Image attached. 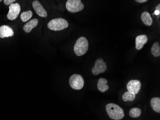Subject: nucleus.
Wrapping results in <instances>:
<instances>
[{"label":"nucleus","mask_w":160,"mask_h":120,"mask_svg":"<svg viewBox=\"0 0 160 120\" xmlns=\"http://www.w3.org/2000/svg\"><path fill=\"white\" fill-rule=\"evenodd\" d=\"M106 112L111 119L120 120L125 116L123 109L114 103H109L105 106Z\"/></svg>","instance_id":"f257e3e1"},{"label":"nucleus","mask_w":160,"mask_h":120,"mask_svg":"<svg viewBox=\"0 0 160 120\" xmlns=\"http://www.w3.org/2000/svg\"><path fill=\"white\" fill-rule=\"evenodd\" d=\"M89 43L86 38L84 37L79 38L74 47V51L76 55L78 56L84 55L87 52Z\"/></svg>","instance_id":"f03ea898"},{"label":"nucleus","mask_w":160,"mask_h":120,"mask_svg":"<svg viewBox=\"0 0 160 120\" xmlns=\"http://www.w3.org/2000/svg\"><path fill=\"white\" fill-rule=\"evenodd\" d=\"M68 26L69 23L67 20L62 18L53 19L47 24V27L51 31H62L68 28Z\"/></svg>","instance_id":"7ed1b4c3"},{"label":"nucleus","mask_w":160,"mask_h":120,"mask_svg":"<svg viewBox=\"0 0 160 120\" xmlns=\"http://www.w3.org/2000/svg\"><path fill=\"white\" fill-rule=\"evenodd\" d=\"M84 5L81 0H68L66 4L67 10L71 13H77L83 10Z\"/></svg>","instance_id":"20e7f679"},{"label":"nucleus","mask_w":160,"mask_h":120,"mask_svg":"<svg viewBox=\"0 0 160 120\" xmlns=\"http://www.w3.org/2000/svg\"><path fill=\"white\" fill-rule=\"evenodd\" d=\"M69 84L71 87L74 89H81L84 86V80L80 75L74 74L70 77Z\"/></svg>","instance_id":"39448f33"},{"label":"nucleus","mask_w":160,"mask_h":120,"mask_svg":"<svg viewBox=\"0 0 160 120\" xmlns=\"http://www.w3.org/2000/svg\"><path fill=\"white\" fill-rule=\"evenodd\" d=\"M106 63L101 58H99L95 62V66L92 69V72L93 75H98L103 73L107 70Z\"/></svg>","instance_id":"423d86ee"},{"label":"nucleus","mask_w":160,"mask_h":120,"mask_svg":"<svg viewBox=\"0 0 160 120\" xmlns=\"http://www.w3.org/2000/svg\"><path fill=\"white\" fill-rule=\"evenodd\" d=\"M9 11L7 14V18L9 20H15L17 18L21 11V7L18 3L13 4L9 6Z\"/></svg>","instance_id":"0eeeda50"},{"label":"nucleus","mask_w":160,"mask_h":120,"mask_svg":"<svg viewBox=\"0 0 160 120\" xmlns=\"http://www.w3.org/2000/svg\"><path fill=\"white\" fill-rule=\"evenodd\" d=\"M141 86L142 84L139 80H131L128 82L127 88L129 92L136 95L140 91Z\"/></svg>","instance_id":"6e6552de"},{"label":"nucleus","mask_w":160,"mask_h":120,"mask_svg":"<svg viewBox=\"0 0 160 120\" xmlns=\"http://www.w3.org/2000/svg\"><path fill=\"white\" fill-rule=\"evenodd\" d=\"M32 6L36 13L40 16L42 17H46L47 16V13L46 12V10L44 9L42 5L41 4L40 1H33L32 3Z\"/></svg>","instance_id":"1a4fd4ad"},{"label":"nucleus","mask_w":160,"mask_h":120,"mask_svg":"<svg viewBox=\"0 0 160 120\" xmlns=\"http://www.w3.org/2000/svg\"><path fill=\"white\" fill-rule=\"evenodd\" d=\"M14 35V32L12 28L7 25L0 26V38H4L6 37H12Z\"/></svg>","instance_id":"9d476101"},{"label":"nucleus","mask_w":160,"mask_h":120,"mask_svg":"<svg viewBox=\"0 0 160 120\" xmlns=\"http://www.w3.org/2000/svg\"><path fill=\"white\" fill-rule=\"evenodd\" d=\"M148 37L145 35H142L137 36L136 38V48L140 50L148 41Z\"/></svg>","instance_id":"9b49d317"},{"label":"nucleus","mask_w":160,"mask_h":120,"mask_svg":"<svg viewBox=\"0 0 160 120\" xmlns=\"http://www.w3.org/2000/svg\"><path fill=\"white\" fill-rule=\"evenodd\" d=\"M38 21L37 19L34 18L32 19L29 22L26 23L23 27L24 30L26 33H29L32 30L35 28L38 25Z\"/></svg>","instance_id":"f8f14e48"},{"label":"nucleus","mask_w":160,"mask_h":120,"mask_svg":"<svg viewBox=\"0 0 160 120\" xmlns=\"http://www.w3.org/2000/svg\"><path fill=\"white\" fill-rule=\"evenodd\" d=\"M108 80L105 78H100L99 79L97 83V88L101 92H105L109 89V86L107 85Z\"/></svg>","instance_id":"ddd939ff"},{"label":"nucleus","mask_w":160,"mask_h":120,"mask_svg":"<svg viewBox=\"0 0 160 120\" xmlns=\"http://www.w3.org/2000/svg\"><path fill=\"white\" fill-rule=\"evenodd\" d=\"M141 19L145 25L151 26L153 23V20L150 13L148 12H143L141 16Z\"/></svg>","instance_id":"4468645a"},{"label":"nucleus","mask_w":160,"mask_h":120,"mask_svg":"<svg viewBox=\"0 0 160 120\" xmlns=\"http://www.w3.org/2000/svg\"><path fill=\"white\" fill-rule=\"evenodd\" d=\"M151 105L152 109L157 113L160 112V98L154 97L151 100Z\"/></svg>","instance_id":"2eb2a0df"},{"label":"nucleus","mask_w":160,"mask_h":120,"mask_svg":"<svg viewBox=\"0 0 160 120\" xmlns=\"http://www.w3.org/2000/svg\"><path fill=\"white\" fill-rule=\"evenodd\" d=\"M152 54L155 57H159L160 56V46L159 43L156 42L152 45L151 48Z\"/></svg>","instance_id":"dca6fc26"},{"label":"nucleus","mask_w":160,"mask_h":120,"mask_svg":"<svg viewBox=\"0 0 160 120\" xmlns=\"http://www.w3.org/2000/svg\"><path fill=\"white\" fill-rule=\"evenodd\" d=\"M136 95L132 94L127 91L122 95V99L124 102H133L135 100Z\"/></svg>","instance_id":"f3484780"},{"label":"nucleus","mask_w":160,"mask_h":120,"mask_svg":"<svg viewBox=\"0 0 160 120\" xmlns=\"http://www.w3.org/2000/svg\"><path fill=\"white\" fill-rule=\"evenodd\" d=\"M32 16H33L32 12L31 10H29L22 13L20 15V18L22 22H25L30 20L31 18L32 17Z\"/></svg>","instance_id":"a211bd4d"},{"label":"nucleus","mask_w":160,"mask_h":120,"mask_svg":"<svg viewBox=\"0 0 160 120\" xmlns=\"http://www.w3.org/2000/svg\"><path fill=\"white\" fill-rule=\"evenodd\" d=\"M142 111L139 108H133L130 111V116L131 118H138L141 115Z\"/></svg>","instance_id":"6ab92c4d"},{"label":"nucleus","mask_w":160,"mask_h":120,"mask_svg":"<svg viewBox=\"0 0 160 120\" xmlns=\"http://www.w3.org/2000/svg\"><path fill=\"white\" fill-rule=\"evenodd\" d=\"M16 1L15 0H4V4L5 5H10L13 4L15 1Z\"/></svg>","instance_id":"aec40b11"},{"label":"nucleus","mask_w":160,"mask_h":120,"mask_svg":"<svg viewBox=\"0 0 160 120\" xmlns=\"http://www.w3.org/2000/svg\"><path fill=\"white\" fill-rule=\"evenodd\" d=\"M135 1L139 3H144L147 1V0H136Z\"/></svg>","instance_id":"412c9836"},{"label":"nucleus","mask_w":160,"mask_h":120,"mask_svg":"<svg viewBox=\"0 0 160 120\" xmlns=\"http://www.w3.org/2000/svg\"><path fill=\"white\" fill-rule=\"evenodd\" d=\"M154 14H155V15H156V16H159V15H160V11L156 10L154 11Z\"/></svg>","instance_id":"4be33fe9"},{"label":"nucleus","mask_w":160,"mask_h":120,"mask_svg":"<svg viewBox=\"0 0 160 120\" xmlns=\"http://www.w3.org/2000/svg\"><path fill=\"white\" fill-rule=\"evenodd\" d=\"M156 10L159 11L160 12V4H158V5L156 6Z\"/></svg>","instance_id":"5701e85b"},{"label":"nucleus","mask_w":160,"mask_h":120,"mask_svg":"<svg viewBox=\"0 0 160 120\" xmlns=\"http://www.w3.org/2000/svg\"><path fill=\"white\" fill-rule=\"evenodd\" d=\"M1 1V0H0V2H1V1Z\"/></svg>","instance_id":"b1692460"}]
</instances>
